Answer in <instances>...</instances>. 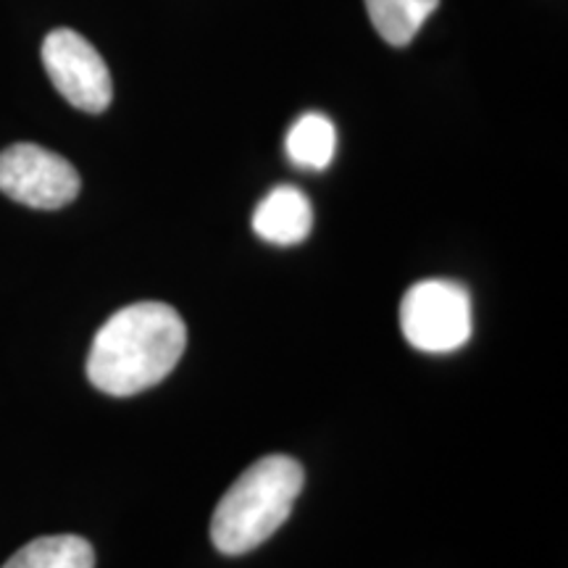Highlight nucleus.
I'll return each mask as SVG.
<instances>
[{"label": "nucleus", "instance_id": "f257e3e1", "mask_svg": "<svg viewBox=\"0 0 568 568\" xmlns=\"http://www.w3.org/2000/svg\"><path fill=\"white\" fill-rule=\"evenodd\" d=\"M184 345L187 329L172 305L153 301L126 305L92 339L88 376L105 395H138L174 372Z\"/></svg>", "mask_w": 568, "mask_h": 568}, {"label": "nucleus", "instance_id": "f03ea898", "mask_svg": "<svg viewBox=\"0 0 568 568\" xmlns=\"http://www.w3.org/2000/svg\"><path fill=\"white\" fill-rule=\"evenodd\" d=\"M303 481V466L290 456H266L245 468L213 510L211 539L216 550L243 556L264 545L290 518Z\"/></svg>", "mask_w": 568, "mask_h": 568}, {"label": "nucleus", "instance_id": "7ed1b4c3", "mask_svg": "<svg viewBox=\"0 0 568 568\" xmlns=\"http://www.w3.org/2000/svg\"><path fill=\"white\" fill-rule=\"evenodd\" d=\"M400 329L422 353H453L474 332L471 295L450 280H424L403 295Z\"/></svg>", "mask_w": 568, "mask_h": 568}, {"label": "nucleus", "instance_id": "20e7f679", "mask_svg": "<svg viewBox=\"0 0 568 568\" xmlns=\"http://www.w3.org/2000/svg\"><path fill=\"white\" fill-rule=\"evenodd\" d=\"M0 193L30 209L55 211L80 195V174L63 155L19 142L0 153Z\"/></svg>", "mask_w": 568, "mask_h": 568}, {"label": "nucleus", "instance_id": "39448f33", "mask_svg": "<svg viewBox=\"0 0 568 568\" xmlns=\"http://www.w3.org/2000/svg\"><path fill=\"white\" fill-rule=\"evenodd\" d=\"M42 67L74 109L103 113L111 105L113 82L103 55L74 30H53L42 42Z\"/></svg>", "mask_w": 568, "mask_h": 568}, {"label": "nucleus", "instance_id": "423d86ee", "mask_svg": "<svg viewBox=\"0 0 568 568\" xmlns=\"http://www.w3.org/2000/svg\"><path fill=\"white\" fill-rule=\"evenodd\" d=\"M314 226L311 201L297 187L282 184L274 187L253 213V230L272 245L303 243Z\"/></svg>", "mask_w": 568, "mask_h": 568}, {"label": "nucleus", "instance_id": "0eeeda50", "mask_svg": "<svg viewBox=\"0 0 568 568\" xmlns=\"http://www.w3.org/2000/svg\"><path fill=\"white\" fill-rule=\"evenodd\" d=\"M3 568H95V550L77 535L40 537L13 552Z\"/></svg>", "mask_w": 568, "mask_h": 568}, {"label": "nucleus", "instance_id": "6e6552de", "mask_svg": "<svg viewBox=\"0 0 568 568\" xmlns=\"http://www.w3.org/2000/svg\"><path fill=\"white\" fill-rule=\"evenodd\" d=\"M287 159L301 169L322 172L335 159L337 132L324 113H303L287 132Z\"/></svg>", "mask_w": 568, "mask_h": 568}, {"label": "nucleus", "instance_id": "1a4fd4ad", "mask_svg": "<svg viewBox=\"0 0 568 568\" xmlns=\"http://www.w3.org/2000/svg\"><path fill=\"white\" fill-rule=\"evenodd\" d=\"M439 0H366L374 30L389 45H408L424 21L437 11Z\"/></svg>", "mask_w": 568, "mask_h": 568}]
</instances>
